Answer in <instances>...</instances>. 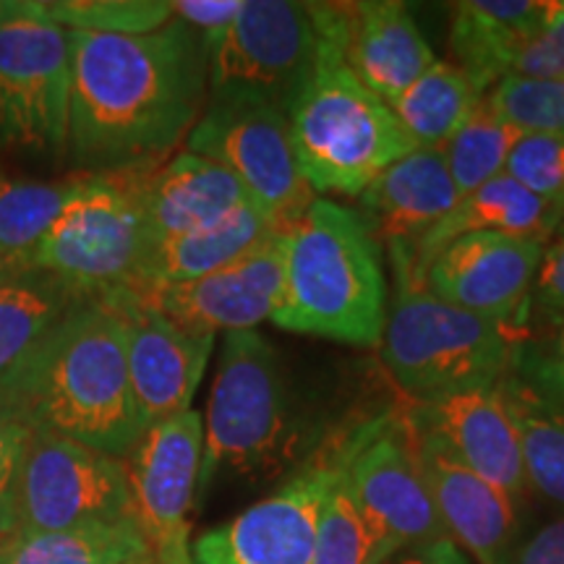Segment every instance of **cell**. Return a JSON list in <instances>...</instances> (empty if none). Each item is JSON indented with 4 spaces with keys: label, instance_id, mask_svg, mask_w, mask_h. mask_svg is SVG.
Masks as SVG:
<instances>
[{
    "label": "cell",
    "instance_id": "1",
    "mask_svg": "<svg viewBox=\"0 0 564 564\" xmlns=\"http://www.w3.org/2000/svg\"><path fill=\"white\" fill-rule=\"evenodd\" d=\"M66 154L82 173L165 162L209 100V45L178 19L144 34L70 32Z\"/></svg>",
    "mask_w": 564,
    "mask_h": 564
},
{
    "label": "cell",
    "instance_id": "41",
    "mask_svg": "<svg viewBox=\"0 0 564 564\" xmlns=\"http://www.w3.org/2000/svg\"><path fill=\"white\" fill-rule=\"evenodd\" d=\"M243 0H173V19L199 32L212 45L236 21Z\"/></svg>",
    "mask_w": 564,
    "mask_h": 564
},
{
    "label": "cell",
    "instance_id": "3",
    "mask_svg": "<svg viewBox=\"0 0 564 564\" xmlns=\"http://www.w3.org/2000/svg\"><path fill=\"white\" fill-rule=\"evenodd\" d=\"M282 295L274 327L377 348L387 316L382 251L361 212L316 199L285 230Z\"/></svg>",
    "mask_w": 564,
    "mask_h": 564
},
{
    "label": "cell",
    "instance_id": "34",
    "mask_svg": "<svg viewBox=\"0 0 564 564\" xmlns=\"http://www.w3.org/2000/svg\"><path fill=\"white\" fill-rule=\"evenodd\" d=\"M486 100L514 129L564 133V76L562 79H518L507 76Z\"/></svg>",
    "mask_w": 564,
    "mask_h": 564
},
{
    "label": "cell",
    "instance_id": "10",
    "mask_svg": "<svg viewBox=\"0 0 564 564\" xmlns=\"http://www.w3.org/2000/svg\"><path fill=\"white\" fill-rule=\"evenodd\" d=\"M186 152L225 167L282 232L316 199L295 162L285 110L257 95L209 91Z\"/></svg>",
    "mask_w": 564,
    "mask_h": 564
},
{
    "label": "cell",
    "instance_id": "20",
    "mask_svg": "<svg viewBox=\"0 0 564 564\" xmlns=\"http://www.w3.org/2000/svg\"><path fill=\"white\" fill-rule=\"evenodd\" d=\"M139 202L150 246L212 228L253 204L225 167L186 150L141 175Z\"/></svg>",
    "mask_w": 564,
    "mask_h": 564
},
{
    "label": "cell",
    "instance_id": "9",
    "mask_svg": "<svg viewBox=\"0 0 564 564\" xmlns=\"http://www.w3.org/2000/svg\"><path fill=\"white\" fill-rule=\"evenodd\" d=\"M70 37L34 0H0V141L66 154Z\"/></svg>",
    "mask_w": 564,
    "mask_h": 564
},
{
    "label": "cell",
    "instance_id": "15",
    "mask_svg": "<svg viewBox=\"0 0 564 564\" xmlns=\"http://www.w3.org/2000/svg\"><path fill=\"white\" fill-rule=\"evenodd\" d=\"M285 232L223 270L186 282L129 285L147 306L196 335L243 333L272 322L282 295Z\"/></svg>",
    "mask_w": 564,
    "mask_h": 564
},
{
    "label": "cell",
    "instance_id": "23",
    "mask_svg": "<svg viewBox=\"0 0 564 564\" xmlns=\"http://www.w3.org/2000/svg\"><path fill=\"white\" fill-rule=\"evenodd\" d=\"M556 0H460L449 6L453 63L484 95L510 76L520 51L552 19Z\"/></svg>",
    "mask_w": 564,
    "mask_h": 564
},
{
    "label": "cell",
    "instance_id": "22",
    "mask_svg": "<svg viewBox=\"0 0 564 564\" xmlns=\"http://www.w3.org/2000/svg\"><path fill=\"white\" fill-rule=\"evenodd\" d=\"M343 61L384 105H392L436 61L413 13L398 0L345 3Z\"/></svg>",
    "mask_w": 564,
    "mask_h": 564
},
{
    "label": "cell",
    "instance_id": "24",
    "mask_svg": "<svg viewBox=\"0 0 564 564\" xmlns=\"http://www.w3.org/2000/svg\"><path fill=\"white\" fill-rule=\"evenodd\" d=\"M562 215L564 209L544 202L502 173L476 192L465 194L455 204V209L442 223H436L413 249L408 246V251H411L415 274L423 280L426 264L444 246L465 236V232H499V236L523 238V241L546 246Z\"/></svg>",
    "mask_w": 564,
    "mask_h": 564
},
{
    "label": "cell",
    "instance_id": "27",
    "mask_svg": "<svg viewBox=\"0 0 564 564\" xmlns=\"http://www.w3.org/2000/svg\"><path fill=\"white\" fill-rule=\"evenodd\" d=\"M507 411L520 436L525 481L564 510V403L507 371L499 379Z\"/></svg>",
    "mask_w": 564,
    "mask_h": 564
},
{
    "label": "cell",
    "instance_id": "11",
    "mask_svg": "<svg viewBox=\"0 0 564 564\" xmlns=\"http://www.w3.org/2000/svg\"><path fill=\"white\" fill-rule=\"evenodd\" d=\"M131 518L121 457L63 436L32 432L11 497V533H45Z\"/></svg>",
    "mask_w": 564,
    "mask_h": 564
},
{
    "label": "cell",
    "instance_id": "14",
    "mask_svg": "<svg viewBox=\"0 0 564 564\" xmlns=\"http://www.w3.org/2000/svg\"><path fill=\"white\" fill-rule=\"evenodd\" d=\"M204 419L194 408L154 423L123 457L137 520L160 564H194L188 512L199 486Z\"/></svg>",
    "mask_w": 564,
    "mask_h": 564
},
{
    "label": "cell",
    "instance_id": "42",
    "mask_svg": "<svg viewBox=\"0 0 564 564\" xmlns=\"http://www.w3.org/2000/svg\"><path fill=\"white\" fill-rule=\"evenodd\" d=\"M387 564H470V562L453 539H440V541H432V544L405 549V552L394 554Z\"/></svg>",
    "mask_w": 564,
    "mask_h": 564
},
{
    "label": "cell",
    "instance_id": "40",
    "mask_svg": "<svg viewBox=\"0 0 564 564\" xmlns=\"http://www.w3.org/2000/svg\"><path fill=\"white\" fill-rule=\"evenodd\" d=\"M499 564H564V514L518 535Z\"/></svg>",
    "mask_w": 564,
    "mask_h": 564
},
{
    "label": "cell",
    "instance_id": "37",
    "mask_svg": "<svg viewBox=\"0 0 564 564\" xmlns=\"http://www.w3.org/2000/svg\"><path fill=\"white\" fill-rule=\"evenodd\" d=\"M510 371L525 384L564 403V322L544 335L518 343Z\"/></svg>",
    "mask_w": 564,
    "mask_h": 564
},
{
    "label": "cell",
    "instance_id": "17",
    "mask_svg": "<svg viewBox=\"0 0 564 564\" xmlns=\"http://www.w3.org/2000/svg\"><path fill=\"white\" fill-rule=\"evenodd\" d=\"M126 333V358L141 429L192 411V400L207 371L215 335H196L147 306L131 288L100 295Z\"/></svg>",
    "mask_w": 564,
    "mask_h": 564
},
{
    "label": "cell",
    "instance_id": "16",
    "mask_svg": "<svg viewBox=\"0 0 564 564\" xmlns=\"http://www.w3.org/2000/svg\"><path fill=\"white\" fill-rule=\"evenodd\" d=\"M541 257L544 243L499 232H465L426 264L423 285L457 308L507 324L523 343Z\"/></svg>",
    "mask_w": 564,
    "mask_h": 564
},
{
    "label": "cell",
    "instance_id": "31",
    "mask_svg": "<svg viewBox=\"0 0 564 564\" xmlns=\"http://www.w3.org/2000/svg\"><path fill=\"white\" fill-rule=\"evenodd\" d=\"M343 449V444H340ZM398 554L343 476V460L322 507L314 564H387Z\"/></svg>",
    "mask_w": 564,
    "mask_h": 564
},
{
    "label": "cell",
    "instance_id": "13",
    "mask_svg": "<svg viewBox=\"0 0 564 564\" xmlns=\"http://www.w3.org/2000/svg\"><path fill=\"white\" fill-rule=\"evenodd\" d=\"M343 436L301 465L278 491L192 544L194 564H314L322 507L340 465Z\"/></svg>",
    "mask_w": 564,
    "mask_h": 564
},
{
    "label": "cell",
    "instance_id": "12",
    "mask_svg": "<svg viewBox=\"0 0 564 564\" xmlns=\"http://www.w3.org/2000/svg\"><path fill=\"white\" fill-rule=\"evenodd\" d=\"M343 476L394 552L449 539L415 455L408 413H384L343 436Z\"/></svg>",
    "mask_w": 564,
    "mask_h": 564
},
{
    "label": "cell",
    "instance_id": "29",
    "mask_svg": "<svg viewBox=\"0 0 564 564\" xmlns=\"http://www.w3.org/2000/svg\"><path fill=\"white\" fill-rule=\"evenodd\" d=\"M484 91L453 61H434L390 105L415 147H444L481 105Z\"/></svg>",
    "mask_w": 564,
    "mask_h": 564
},
{
    "label": "cell",
    "instance_id": "26",
    "mask_svg": "<svg viewBox=\"0 0 564 564\" xmlns=\"http://www.w3.org/2000/svg\"><path fill=\"white\" fill-rule=\"evenodd\" d=\"M278 232L282 230L274 228L270 217L257 204H249V207L236 212L228 220L212 225V228L186 232V236L152 246L133 285H141V282L162 285V282L204 278V274L243 259L246 253L259 249Z\"/></svg>",
    "mask_w": 564,
    "mask_h": 564
},
{
    "label": "cell",
    "instance_id": "4",
    "mask_svg": "<svg viewBox=\"0 0 564 564\" xmlns=\"http://www.w3.org/2000/svg\"><path fill=\"white\" fill-rule=\"evenodd\" d=\"M308 436L274 345L257 329L225 335L204 415L196 497H204L220 476H280L301 463Z\"/></svg>",
    "mask_w": 564,
    "mask_h": 564
},
{
    "label": "cell",
    "instance_id": "43",
    "mask_svg": "<svg viewBox=\"0 0 564 564\" xmlns=\"http://www.w3.org/2000/svg\"><path fill=\"white\" fill-rule=\"evenodd\" d=\"M126 564H160L158 560H154L152 554H144V556H137V560H131V562H126Z\"/></svg>",
    "mask_w": 564,
    "mask_h": 564
},
{
    "label": "cell",
    "instance_id": "2",
    "mask_svg": "<svg viewBox=\"0 0 564 564\" xmlns=\"http://www.w3.org/2000/svg\"><path fill=\"white\" fill-rule=\"evenodd\" d=\"M0 398L30 432L63 436L121 460L144 434L123 324L100 295L74 308L24 364L0 379Z\"/></svg>",
    "mask_w": 564,
    "mask_h": 564
},
{
    "label": "cell",
    "instance_id": "21",
    "mask_svg": "<svg viewBox=\"0 0 564 564\" xmlns=\"http://www.w3.org/2000/svg\"><path fill=\"white\" fill-rule=\"evenodd\" d=\"M373 241L413 246L460 202L442 147H415L373 178L358 196Z\"/></svg>",
    "mask_w": 564,
    "mask_h": 564
},
{
    "label": "cell",
    "instance_id": "7",
    "mask_svg": "<svg viewBox=\"0 0 564 564\" xmlns=\"http://www.w3.org/2000/svg\"><path fill=\"white\" fill-rule=\"evenodd\" d=\"M152 167L84 175L26 257V270L55 274L95 299L133 285L152 249L139 202L141 175Z\"/></svg>",
    "mask_w": 564,
    "mask_h": 564
},
{
    "label": "cell",
    "instance_id": "5",
    "mask_svg": "<svg viewBox=\"0 0 564 564\" xmlns=\"http://www.w3.org/2000/svg\"><path fill=\"white\" fill-rule=\"evenodd\" d=\"M390 259L394 293L379 350L394 382L413 403L499 384L510 371L520 335L429 293L408 246H390Z\"/></svg>",
    "mask_w": 564,
    "mask_h": 564
},
{
    "label": "cell",
    "instance_id": "8",
    "mask_svg": "<svg viewBox=\"0 0 564 564\" xmlns=\"http://www.w3.org/2000/svg\"><path fill=\"white\" fill-rule=\"evenodd\" d=\"M343 37L345 3L243 0L209 45V91H246L288 112L322 53Z\"/></svg>",
    "mask_w": 564,
    "mask_h": 564
},
{
    "label": "cell",
    "instance_id": "6",
    "mask_svg": "<svg viewBox=\"0 0 564 564\" xmlns=\"http://www.w3.org/2000/svg\"><path fill=\"white\" fill-rule=\"evenodd\" d=\"M285 116L299 171L316 196H361L384 167L415 150L390 105L345 66L343 42L322 53Z\"/></svg>",
    "mask_w": 564,
    "mask_h": 564
},
{
    "label": "cell",
    "instance_id": "32",
    "mask_svg": "<svg viewBox=\"0 0 564 564\" xmlns=\"http://www.w3.org/2000/svg\"><path fill=\"white\" fill-rule=\"evenodd\" d=\"M520 137L523 131L505 121L484 97L463 129L442 147L444 162L460 199L505 173L507 160Z\"/></svg>",
    "mask_w": 564,
    "mask_h": 564
},
{
    "label": "cell",
    "instance_id": "28",
    "mask_svg": "<svg viewBox=\"0 0 564 564\" xmlns=\"http://www.w3.org/2000/svg\"><path fill=\"white\" fill-rule=\"evenodd\" d=\"M144 554L150 546L133 518L0 539V564H126Z\"/></svg>",
    "mask_w": 564,
    "mask_h": 564
},
{
    "label": "cell",
    "instance_id": "39",
    "mask_svg": "<svg viewBox=\"0 0 564 564\" xmlns=\"http://www.w3.org/2000/svg\"><path fill=\"white\" fill-rule=\"evenodd\" d=\"M30 426L11 411V405L0 398V539L13 531L11 497L17 470L30 442Z\"/></svg>",
    "mask_w": 564,
    "mask_h": 564
},
{
    "label": "cell",
    "instance_id": "38",
    "mask_svg": "<svg viewBox=\"0 0 564 564\" xmlns=\"http://www.w3.org/2000/svg\"><path fill=\"white\" fill-rule=\"evenodd\" d=\"M510 76L518 79H562L564 76V0H556V9L549 24L541 30L514 58Z\"/></svg>",
    "mask_w": 564,
    "mask_h": 564
},
{
    "label": "cell",
    "instance_id": "19",
    "mask_svg": "<svg viewBox=\"0 0 564 564\" xmlns=\"http://www.w3.org/2000/svg\"><path fill=\"white\" fill-rule=\"evenodd\" d=\"M411 426L421 474L426 478L444 531L478 564H499L520 535L518 502L457 463L413 421Z\"/></svg>",
    "mask_w": 564,
    "mask_h": 564
},
{
    "label": "cell",
    "instance_id": "25",
    "mask_svg": "<svg viewBox=\"0 0 564 564\" xmlns=\"http://www.w3.org/2000/svg\"><path fill=\"white\" fill-rule=\"evenodd\" d=\"M95 295L47 272L0 267V379L9 377L66 316Z\"/></svg>",
    "mask_w": 564,
    "mask_h": 564
},
{
    "label": "cell",
    "instance_id": "35",
    "mask_svg": "<svg viewBox=\"0 0 564 564\" xmlns=\"http://www.w3.org/2000/svg\"><path fill=\"white\" fill-rule=\"evenodd\" d=\"M505 173L528 192L564 209V133H523L507 160Z\"/></svg>",
    "mask_w": 564,
    "mask_h": 564
},
{
    "label": "cell",
    "instance_id": "36",
    "mask_svg": "<svg viewBox=\"0 0 564 564\" xmlns=\"http://www.w3.org/2000/svg\"><path fill=\"white\" fill-rule=\"evenodd\" d=\"M564 322V215L544 246L531 299H528L525 340Z\"/></svg>",
    "mask_w": 564,
    "mask_h": 564
},
{
    "label": "cell",
    "instance_id": "30",
    "mask_svg": "<svg viewBox=\"0 0 564 564\" xmlns=\"http://www.w3.org/2000/svg\"><path fill=\"white\" fill-rule=\"evenodd\" d=\"M84 175L63 181L13 178L0 171V251L11 267H24L66 202L79 192Z\"/></svg>",
    "mask_w": 564,
    "mask_h": 564
},
{
    "label": "cell",
    "instance_id": "18",
    "mask_svg": "<svg viewBox=\"0 0 564 564\" xmlns=\"http://www.w3.org/2000/svg\"><path fill=\"white\" fill-rule=\"evenodd\" d=\"M413 405L408 415L421 432L512 502L523 499L528 481L520 436L499 384L449 392Z\"/></svg>",
    "mask_w": 564,
    "mask_h": 564
},
{
    "label": "cell",
    "instance_id": "33",
    "mask_svg": "<svg viewBox=\"0 0 564 564\" xmlns=\"http://www.w3.org/2000/svg\"><path fill=\"white\" fill-rule=\"evenodd\" d=\"M40 9L70 32L144 34L173 19V0H45Z\"/></svg>",
    "mask_w": 564,
    "mask_h": 564
},
{
    "label": "cell",
    "instance_id": "44",
    "mask_svg": "<svg viewBox=\"0 0 564 564\" xmlns=\"http://www.w3.org/2000/svg\"><path fill=\"white\" fill-rule=\"evenodd\" d=\"M9 262H6V257H3V251H0V267H6Z\"/></svg>",
    "mask_w": 564,
    "mask_h": 564
}]
</instances>
